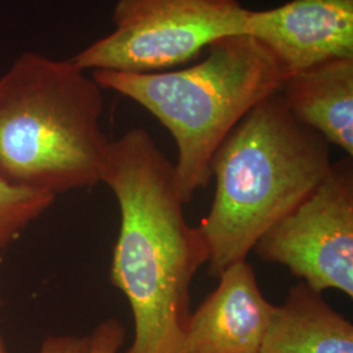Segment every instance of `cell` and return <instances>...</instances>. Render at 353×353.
<instances>
[{"label":"cell","instance_id":"cell-10","mask_svg":"<svg viewBox=\"0 0 353 353\" xmlns=\"http://www.w3.org/2000/svg\"><path fill=\"white\" fill-rule=\"evenodd\" d=\"M259 353H353V325L300 281L274 306Z\"/></svg>","mask_w":353,"mask_h":353},{"label":"cell","instance_id":"cell-3","mask_svg":"<svg viewBox=\"0 0 353 353\" xmlns=\"http://www.w3.org/2000/svg\"><path fill=\"white\" fill-rule=\"evenodd\" d=\"M102 90L72 59L21 54L0 76V178L55 196L101 183Z\"/></svg>","mask_w":353,"mask_h":353},{"label":"cell","instance_id":"cell-5","mask_svg":"<svg viewBox=\"0 0 353 353\" xmlns=\"http://www.w3.org/2000/svg\"><path fill=\"white\" fill-rule=\"evenodd\" d=\"M246 14L240 0H117L113 32L72 61L88 72L168 71L221 38L245 34Z\"/></svg>","mask_w":353,"mask_h":353},{"label":"cell","instance_id":"cell-11","mask_svg":"<svg viewBox=\"0 0 353 353\" xmlns=\"http://www.w3.org/2000/svg\"><path fill=\"white\" fill-rule=\"evenodd\" d=\"M55 199L49 192L17 188L0 178V252L45 214Z\"/></svg>","mask_w":353,"mask_h":353},{"label":"cell","instance_id":"cell-13","mask_svg":"<svg viewBox=\"0 0 353 353\" xmlns=\"http://www.w3.org/2000/svg\"><path fill=\"white\" fill-rule=\"evenodd\" d=\"M89 335H50L42 341L38 353H87Z\"/></svg>","mask_w":353,"mask_h":353},{"label":"cell","instance_id":"cell-15","mask_svg":"<svg viewBox=\"0 0 353 353\" xmlns=\"http://www.w3.org/2000/svg\"><path fill=\"white\" fill-rule=\"evenodd\" d=\"M1 306H3V297H1V293H0V309H1Z\"/></svg>","mask_w":353,"mask_h":353},{"label":"cell","instance_id":"cell-9","mask_svg":"<svg viewBox=\"0 0 353 353\" xmlns=\"http://www.w3.org/2000/svg\"><path fill=\"white\" fill-rule=\"evenodd\" d=\"M279 94L297 121L353 157V58L294 72Z\"/></svg>","mask_w":353,"mask_h":353},{"label":"cell","instance_id":"cell-14","mask_svg":"<svg viewBox=\"0 0 353 353\" xmlns=\"http://www.w3.org/2000/svg\"><path fill=\"white\" fill-rule=\"evenodd\" d=\"M0 353H10L8 352V348H7V344L4 341V338H3L1 331H0Z\"/></svg>","mask_w":353,"mask_h":353},{"label":"cell","instance_id":"cell-1","mask_svg":"<svg viewBox=\"0 0 353 353\" xmlns=\"http://www.w3.org/2000/svg\"><path fill=\"white\" fill-rule=\"evenodd\" d=\"M102 182L119 205L110 280L134 318L126 353H181L192 280L208 248L183 211L174 164L144 128L112 140Z\"/></svg>","mask_w":353,"mask_h":353},{"label":"cell","instance_id":"cell-6","mask_svg":"<svg viewBox=\"0 0 353 353\" xmlns=\"http://www.w3.org/2000/svg\"><path fill=\"white\" fill-rule=\"evenodd\" d=\"M252 252L319 293L336 290L353 297L352 157L332 163L321 185L270 228Z\"/></svg>","mask_w":353,"mask_h":353},{"label":"cell","instance_id":"cell-8","mask_svg":"<svg viewBox=\"0 0 353 353\" xmlns=\"http://www.w3.org/2000/svg\"><path fill=\"white\" fill-rule=\"evenodd\" d=\"M190 314L181 353H259L274 309L246 261L229 265Z\"/></svg>","mask_w":353,"mask_h":353},{"label":"cell","instance_id":"cell-12","mask_svg":"<svg viewBox=\"0 0 353 353\" xmlns=\"http://www.w3.org/2000/svg\"><path fill=\"white\" fill-rule=\"evenodd\" d=\"M126 341V330L115 319L108 318L99 323L89 335L87 353H118Z\"/></svg>","mask_w":353,"mask_h":353},{"label":"cell","instance_id":"cell-7","mask_svg":"<svg viewBox=\"0 0 353 353\" xmlns=\"http://www.w3.org/2000/svg\"><path fill=\"white\" fill-rule=\"evenodd\" d=\"M245 34L271 51L290 76L338 58H353V0H290L248 10Z\"/></svg>","mask_w":353,"mask_h":353},{"label":"cell","instance_id":"cell-2","mask_svg":"<svg viewBox=\"0 0 353 353\" xmlns=\"http://www.w3.org/2000/svg\"><path fill=\"white\" fill-rule=\"evenodd\" d=\"M330 147L279 92L241 119L211 161L214 201L198 227L212 278L246 261L265 232L321 185L332 165Z\"/></svg>","mask_w":353,"mask_h":353},{"label":"cell","instance_id":"cell-4","mask_svg":"<svg viewBox=\"0 0 353 353\" xmlns=\"http://www.w3.org/2000/svg\"><path fill=\"white\" fill-rule=\"evenodd\" d=\"M103 90L139 103L163 123L176 145L182 201L208 188L211 161L230 131L290 77L275 55L249 34L216 41L202 62L151 74L93 71Z\"/></svg>","mask_w":353,"mask_h":353}]
</instances>
